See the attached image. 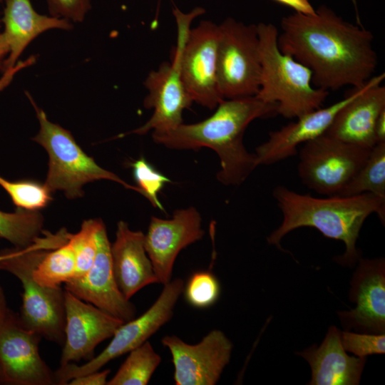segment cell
I'll return each instance as SVG.
<instances>
[{"label": "cell", "instance_id": "cell-1", "mask_svg": "<svg viewBox=\"0 0 385 385\" xmlns=\"http://www.w3.org/2000/svg\"><path fill=\"white\" fill-rule=\"evenodd\" d=\"M315 10L314 15L295 12L282 18L279 50L309 68L319 88L364 86L378 65L372 33L344 20L326 5Z\"/></svg>", "mask_w": 385, "mask_h": 385}, {"label": "cell", "instance_id": "cell-2", "mask_svg": "<svg viewBox=\"0 0 385 385\" xmlns=\"http://www.w3.org/2000/svg\"><path fill=\"white\" fill-rule=\"evenodd\" d=\"M277 108L276 103L263 102L256 96L225 99L207 118L165 131H153L152 138L170 149H212L220 160L217 180L225 185H238L258 166L255 154L250 153L243 144L244 133L254 120L277 115Z\"/></svg>", "mask_w": 385, "mask_h": 385}, {"label": "cell", "instance_id": "cell-3", "mask_svg": "<svg viewBox=\"0 0 385 385\" xmlns=\"http://www.w3.org/2000/svg\"><path fill=\"white\" fill-rule=\"evenodd\" d=\"M272 195L283 219L267 237L269 244L282 249L280 242L287 234L302 227H314L324 236L344 243V254L335 258L344 265L351 266L361 257L356 243L366 219L376 213L383 225L385 222V198L371 193L317 198L278 185Z\"/></svg>", "mask_w": 385, "mask_h": 385}, {"label": "cell", "instance_id": "cell-4", "mask_svg": "<svg viewBox=\"0 0 385 385\" xmlns=\"http://www.w3.org/2000/svg\"><path fill=\"white\" fill-rule=\"evenodd\" d=\"M66 241L62 230L55 235L44 231L43 237L27 247L4 250L6 257L0 261V270L15 276L22 284L19 317L23 326L61 347L65 341L64 290L61 287L39 284L33 278L32 272L48 250Z\"/></svg>", "mask_w": 385, "mask_h": 385}, {"label": "cell", "instance_id": "cell-5", "mask_svg": "<svg viewBox=\"0 0 385 385\" xmlns=\"http://www.w3.org/2000/svg\"><path fill=\"white\" fill-rule=\"evenodd\" d=\"M257 27L261 76L255 96L263 102L276 103L277 114L286 118H298L321 108L329 92L314 88L312 71L279 50V31L274 25L261 22Z\"/></svg>", "mask_w": 385, "mask_h": 385}, {"label": "cell", "instance_id": "cell-6", "mask_svg": "<svg viewBox=\"0 0 385 385\" xmlns=\"http://www.w3.org/2000/svg\"><path fill=\"white\" fill-rule=\"evenodd\" d=\"M27 96L33 104L40 124L32 140L43 146L48 155V170L45 185L51 192L61 190L67 198L83 195L82 187L90 182L108 180L142 195L137 186L131 185L115 173L100 167L76 143L68 130L48 120L46 113Z\"/></svg>", "mask_w": 385, "mask_h": 385}, {"label": "cell", "instance_id": "cell-7", "mask_svg": "<svg viewBox=\"0 0 385 385\" xmlns=\"http://www.w3.org/2000/svg\"><path fill=\"white\" fill-rule=\"evenodd\" d=\"M204 12L205 9L201 7H197L188 14L176 7L173 9L178 31L173 60L170 63L163 62L158 69L148 73L144 82L148 91L144 106L153 109V113L146 123L129 132V134L144 135L150 130L165 131L183 123V113L193 101L181 76V47L184 36L190 29L191 22Z\"/></svg>", "mask_w": 385, "mask_h": 385}, {"label": "cell", "instance_id": "cell-8", "mask_svg": "<svg viewBox=\"0 0 385 385\" xmlns=\"http://www.w3.org/2000/svg\"><path fill=\"white\" fill-rule=\"evenodd\" d=\"M219 28L217 78L223 98L255 96L261 76L257 24L227 18Z\"/></svg>", "mask_w": 385, "mask_h": 385}, {"label": "cell", "instance_id": "cell-9", "mask_svg": "<svg viewBox=\"0 0 385 385\" xmlns=\"http://www.w3.org/2000/svg\"><path fill=\"white\" fill-rule=\"evenodd\" d=\"M183 289L184 281L179 278L165 284L153 305L140 317L120 325L112 336L110 343L100 354L82 365L71 362L59 366L54 371L56 385H66L75 377L98 371L110 361L147 342L170 320Z\"/></svg>", "mask_w": 385, "mask_h": 385}, {"label": "cell", "instance_id": "cell-10", "mask_svg": "<svg viewBox=\"0 0 385 385\" xmlns=\"http://www.w3.org/2000/svg\"><path fill=\"white\" fill-rule=\"evenodd\" d=\"M370 151L323 134L301 148L299 177L318 194L337 196L364 165Z\"/></svg>", "mask_w": 385, "mask_h": 385}, {"label": "cell", "instance_id": "cell-11", "mask_svg": "<svg viewBox=\"0 0 385 385\" xmlns=\"http://www.w3.org/2000/svg\"><path fill=\"white\" fill-rule=\"evenodd\" d=\"M219 25L202 21L184 36L180 52V71L193 102L215 109L225 100L217 78Z\"/></svg>", "mask_w": 385, "mask_h": 385}, {"label": "cell", "instance_id": "cell-12", "mask_svg": "<svg viewBox=\"0 0 385 385\" xmlns=\"http://www.w3.org/2000/svg\"><path fill=\"white\" fill-rule=\"evenodd\" d=\"M41 337L9 312L0 325V362L4 384L56 385L54 371L41 357Z\"/></svg>", "mask_w": 385, "mask_h": 385}, {"label": "cell", "instance_id": "cell-13", "mask_svg": "<svg viewBox=\"0 0 385 385\" xmlns=\"http://www.w3.org/2000/svg\"><path fill=\"white\" fill-rule=\"evenodd\" d=\"M161 343L171 354L176 385L216 384L232 350L231 341L218 329L210 331L195 344L177 336H165Z\"/></svg>", "mask_w": 385, "mask_h": 385}, {"label": "cell", "instance_id": "cell-14", "mask_svg": "<svg viewBox=\"0 0 385 385\" xmlns=\"http://www.w3.org/2000/svg\"><path fill=\"white\" fill-rule=\"evenodd\" d=\"M96 254L89 270L82 277L64 284V289L106 313L128 322L136 309L120 291L114 276L109 242L102 221L96 233Z\"/></svg>", "mask_w": 385, "mask_h": 385}, {"label": "cell", "instance_id": "cell-15", "mask_svg": "<svg viewBox=\"0 0 385 385\" xmlns=\"http://www.w3.org/2000/svg\"><path fill=\"white\" fill-rule=\"evenodd\" d=\"M201 217L193 207L174 211L172 218L151 217L144 246L158 283L171 281L175 261L179 252L201 240L205 235Z\"/></svg>", "mask_w": 385, "mask_h": 385}, {"label": "cell", "instance_id": "cell-16", "mask_svg": "<svg viewBox=\"0 0 385 385\" xmlns=\"http://www.w3.org/2000/svg\"><path fill=\"white\" fill-rule=\"evenodd\" d=\"M65 341L60 366L91 359L96 347L124 322L64 289Z\"/></svg>", "mask_w": 385, "mask_h": 385}, {"label": "cell", "instance_id": "cell-17", "mask_svg": "<svg viewBox=\"0 0 385 385\" xmlns=\"http://www.w3.org/2000/svg\"><path fill=\"white\" fill-rule=\"evenodd\" d=\"M351 280L349 299L354 309L339 312L343 327L363 333L385 332V262L382 257L358 260Z\"/></svg>", "mask_w": 385, "mask_h": 385}, {"label": "cell", "instance_id": "cell-18", "mask_svg": "<svg viewBox=\"0 0 385 385\" xmlns=\"http://www.w3.org/2000/svg\"><path fill=\"white\" fill-rule=\"evenodd\" d=\"M369 79L359 87L354 88L343 99L299 116L295 122L269 133L268 140L256 148L257 165H272L294 156L302 143L324 134L339 110L360 94L369 85Z\"/></svg>", "mask_w": 385, "mask_h": 385}, {"label": "cell", "instance_id": "cell-19", "mask_svg": "<svg viewBox=\"0 0 385 385\" xmlns=\"http://www.w3.org/2000/svg\"><path fill=\"white\" fill-rule=\"evenodd\" d=\"M384 78V73L372 76L367 87L339 110L324 134L371 149L376 119L385 109V87L381 85Z\"/></svg>", "mask_w": 385, "mask_h": 385}, {"label": "cell", "instance_id": "cell-20", "mask_svg": "<svg viewBox=\"0 0 385 385\" xmlns=\"http://www.w3.org/2000/svg\"><path fill=\"white\" fill-rule=\"evenodd\" d=\"M111 255L117 285L127 299L143 287L158 283L145 249L144 234L130 230L124 221L117 224Z\"/></svg>", "mask_w": 385, "mask_h": 385}, {"label": "cell", "instance_id": "cell-21", "mask_svg": "<svg viewBox=\"0 0 385 385\" xmlns=\"http://www.w3.org/2000/svg\"><path fill=\"white\" fill-rule=\"evenodd\" d=\"M297 354L310 365V385H357L366 362L365 358L346 353L335 326L329 328L319 346L313 345Z\"/></svg>", "mask_w": 385, "mask_h": 385}, {"label": "cell", "instance_id": "cell-22", "mask_svg": "<svg viewBox=\"0 0 385 385\" xmlns=\"http://www.w3.org/2000/svg\"><path fill=\"white\" fill-rule=\"evenodd\" d=\"M4 8L1 19L4 34L9 46V53L4 61V71L16 63L27 46L41 34L50 29L71 30V21L42 15L34 9L31 0H4Z\"/></svg>", "mask_w": 385, "mask_h": 385}, {"label": "cell", "instance_id": "cell-23", "mask_svg": "<svg viewBox=\"0 0 385 385\" xmlns=\"http://www.w3.org/2000/svg\"><path fill=\"white\" fill-rule=\"evenodd\" d=\"M76 260L68 242L48 250L32 272L39 284L46 287H61L75 277Z\"/></svg>", "mask_w": 385, "mask_h": 385}, {"label": "cell", "instance_id": "cell-24", "mask_svg": "<svg viewBox=\"0 0 385 385\" xmlns=\"http://www.w3.org/2000/svg\"><path fill=\"white\" fill-rule=\"evenodd\" d=\"M128 353L107 385H146L161 361L160 356L148 341Z\"/></svg>", "mask_w": 385, "mask_h": 385}, {"label": "cell", "instance_id": "cell-25", "mask_svg": "<svg viewBox=\"0 0 385 385\" xmlns=\"http://www.w3.org/2000/svg\"><path fill=\"white\" fill-rule=\"evenodd\" d=\"M371 193L385 198V143H377L356 175L337 196Z\"/></svg>", "mask_w": 385, "mask_h": 385}, {"label": "cell", "instance_id": "cell-26", "mask_svg": "<svg viewBox=\"0 0 385 385\" xmlns=\"http://www.w3.org/2000/svg\"><path fill=\"white\" fill-rule=\"evenodd\" d=\"M43 217L38 211L17 208L14 212L0 210V237L18 248L33 244L43 232Z\"/></svg>", "mask_w": 385, "mask_h": 385}, {"label": "cell", "instance_id": "cell-27", "mask_svg": "<svg viewBox=\"0 0 385 385\" xmlns=\"http://www.w3.org/2000/svg\"><path fill=\"white\" fill-rule=\"evenodd\" d=\"M0 186L10 196L17 208L37 211L52 200L51 190L44 184L32 180L10 181L0 176Z\"/></svg>", "mask_w": 385, "mask_h": 385}, {"label": "cell", "instance_id": "cell-28", "mask_svg": "<svg viewBox=\"0 0 385 385\" xmlns=\"http://www.w3.org/2000/svg\"><path fill=\"white\" fill-rule=\"evenodd\" d=\"M101 222L100 219L84 220L77 233L68 234L76 260L74 278L84 275L93 263L96 254V233Z\"/></svg>", "mask_w": 385, "mask_h": 385}, {"label": "cell", "instance_id": "cell-29", "mask_svg": "<svg viewBox=\"0 0 385 385\" xmlns=\"http://www.w3.org/2000/svg\"><path fill=\"white\" fill-rule=\"evenodd\" d=\"M184 295L192 307L205 309L213 305L220 294V285L217 277L210 272L193 273L184 285Z\"/></svg>", "mask_w": 385, "mask_h": 385}, {"label": "cell", "instance_id": "cell-30", "mask_svg": "<svg viewBox=\"0 0 385 385\" xmlns=\"http://www.w3.org/2000/svg\"><path fill=\"white\" fill-rule=\"evenodd\" d=\"M133 175L137 187L142 195L147 198L152 205L162 211L163 206L158 199V194L170 180L157 170L144 158H139L130 164Z\"/></svg>", "mask_w": 385, "mask_h": 385}, {"label": "cell", "instance_id": "cell-31", "mask_svg": "<svg viewBox=\"0 0 385 385\" xmlns=\"http://www.w3.org/2000/svg\"><path fill=\"white\" fill-rule=\"evenodd\" d=\"M340 340L345 351L356 356L365 358L368 355L385 353V334L340 332Z\"/></svg>", "mask_w": 385, "mask_h": 385}, {"label": "cell", "instance_id": "cell-32", "mask_svg": "<svg viewBox=\"0 0 385 385\" xmlns=\"http://www.w3.org/2000/svg\"><path fill=\"white\" fill-rule=\"evenodd\" d=\"M51 16L82 22L91 9V0H46Z\"/></svg>", "mask_w": 385, "mask_h": 385}, {"label": "cell", "instance_id": "cell-33", "mask_svg": "<svg viewBox=\"0 0 385 385\" xmlns=\"http://www.w3.org/2000/svg\"><path fill=\"white\" fill-rule=\"evenodd\" d=\"M110 369L100 371H96L78 376L71 379L68 385H105L107 384V378L110 374Z\"/></svg>", "mask_w": 385, "mask_h": 385}, {"label": "cell", "instance_id": "cell-34", "mask_svg": "<svg viewBox=\"0 0 385 385\" xmlns=\"http://www.w3.org/2000/svg\"><path fill=\"white\" fill-rule=\"evenodd\" d=\"M280 4L288 6L295 11L306 15H314L316 10L312 6L309 0H272Z\"/></svg>", "mask_w": 385, "mask_h": 385}, {"label": "cell", "instance_id": "cell-35", "mask_svg": "<svg viewBox=\"0 0 385 385\" xmlns=\"http://www.w3.org/2000/svg\"><path fill=\"white\" fill-rule=\"evenodd\" d=\"M374 137L376 144L385 143V109L378 116L375 127Z\"/></svg>", "mask_w": 385, "mask_h": 385}, {"label": "cell", "instance_id": "cell-36", "mask_svg": "<svg viewBox=\"0 0 385 385\" xmlns=\"http://www.w3.org/2000/svg\"><path fill=\"white\" fill-rule=\"evenodd\" d=\"M9 53V46L3 33H0V71H4V61Z\"/></svg>", "mask_w": 385, "mask_h": 385}, {"label": "cell", "instance_id": "cell-37", "mask_svg": "<svg viewBox=\"0 0 385 385\" xmlns=\"http://www.w3.org/2000/svg\"><path fill=\"white\" fill-rule=\"evenodd\" d=\"M10 309L7 306L6 296L2 287L0 284V325L6 317Z\"/></svg>", "mask_w": 385, "mask_h": 385}, {"label": "cell", "instance_id": "cell-38", "mask_svg": "<svg viewBox=\"0 0 385 385\" xmlns=\"http://www.w3.org/2000/svg\"><path fill=\"white\" fill-rule=\"evenodd\" d=\"M351 1L354 3V5L355 6V10H356V12L357 24L361 25V21L359 20V14H358V11H357V6H356V0H351Z\"/></svg>", "mask_w": 385, "mask_h": 385}, {"label": "cell", "instance_id": "cell-39", "mask_svg": "<svg viewBox=\"0 0 385 385\" xmlns=\"http://www.w3.org/2000/svg\"><path fill=\"white\" fill-rule=\"evenodd\" d=\"M0 384H4L3 371H2V367H1V362H0Z\"/></svg>", "mask_w": 385, "mask_h": 385}, {"label": "cell", "instance_id": "cell-40", "mask_svg": "<svg viewBox=\"0 0 385 385\" xmlns=\"http://www.w3.org/2000/svg\"><path fill=\"white\" fill-rule=\"evenodd\" d=\"M6 257V252H4V250H1L0 251V261L3 260L4 259H5Z\"/></svg>", "mask_w": 385, "mask_h": 385}, {"label": "cell", "instance_id": "cell-41", "mask_svg": "<svg viewBox=\"0 0 385 385\" xmlns=\"http://www.w3.org/2000/svg\"><path fill=\"white\" fill-rule=\"evenodd\" d=\"M3 88H4L3 85L0 83V91H1V89H3Z\"/></svg>", "mask_w": 385, "mask_h": 385}, {"label": "cell", "instance_id": "cell-42", "mask_svg": "<svg viewBox=\"0 0 385 385\" xmlns=\"http://www.w3.org/2000/svg\"><path fill=\"white\" fill-rule=\"evenodd\" d=\"M4 2V0H0V6Z\"/></svg>", "mask_w": 385, "mask_h": 385}, {"label": "cell", "instance_id": "cell-43", "mask_svg": "<svg viewBox=\"0 0 385 385\" xmlns=\"http://www.w3.org/2000/svg\"><path fill=\"white\" fill-rule=\"evenodd\" d=\"M1 19H0V28H1Z\"/></svg>", "mask_w": 385, "mask_h": 385}]
</instances>
